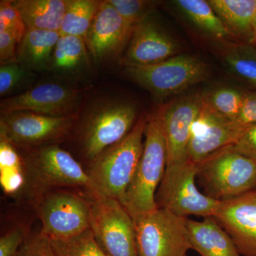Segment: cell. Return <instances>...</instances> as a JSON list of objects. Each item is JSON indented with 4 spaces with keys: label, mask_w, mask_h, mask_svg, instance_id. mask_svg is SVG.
<instances>
[{
    "label": "cell",
    "mask_w": 256,
    "mask_h": 256,
    "mask_svg": "<svg viewBox=\"0 0 256 256\" xmlns=\"http://www.w3.org/2000/svg\"><path fill=\"white\" fill-rule=\"evenodd\" d=\"M148 120L146 116L138 119L126 138L90 161L87 172L95 188L94 193L124 204L142 156Z\"/></svg>",
    "instance_id": "1"
},
{
    "label": "cell",
    "mask_w": 256,
    "mask_h": 256,
    "mask_svg": "<svg viewBox=\"0 0 256 256\" xmlns=\"http://www.w3.org/2000/svg\"><path fill=\"white\" fill-rule=\"evenodd\" d=\"M142 156L122 205L133 220L158 208L156 194L166 168V146L159 112L148 118Z\"/></svg>",
    "instance_id": "2"
},
{
    "label": "cell",
    "mask_w": 256,
    "mask_h": 256,
    "mask_svg": "<svg viewBox=\"0 0 256 256\" xmlns=\"http://www.w3.org/2000/svg\"><path fill=\"white\" fill-rule=\"evenodd\" d=\"M197 178L205 194L223 202L256 188V161L226 146L198 164Z\"/></svg>",
    "instance_id": "3"
},
{
    "label": "cell",
    "mask_w": 256,
    "mask_h": 256,
    "mask_svg": "<svg viewBox=\"0 0 256 256\" xmlns=\"http://www.w3.org/2000/svg\"><path fill=\"white\" fill-rule=\"evenodd\" d=\"M136 106L122 100H106L88 110L80 128L82 153L92 161L110 146L122 140L136 124Z\"/></svg>",
    "instance_id": "4"
},
{
    "label": "cell",
    "mask_w": 256,
    "mask_h": 256,
    "mask_svg": "<svg viewBox=\"0 0 256 256\" xmlns=\"http://www.w3.org/2000/svg\"><path fill=\"white\" fill-rule=\"evenodd\" d=\"M90 229L108 256H138L136 229L132 216L122 204L90 193Z\"/></svg>",
    "instance_id": "5"
},
{
    "label": "cell",
    "mask_w": 256,
    "mask_h": 256,
    "mask_svg": "<svg viewBox=\"0 0 256 256\" xmlns=\"http://www.w3.org/2000/svg\"><path fill=\"white\" fill-rule=\"evenodd\" d=\"M198 165L191 162L168 166L156 194L158 208L188 218L214 216L220 201L207 196L197 188Z\"/></svg>",
    "instance_id": "6"
},
{
    "label": "cell",
    "mask_w": 256,
    "mask_h": 256,
    "mask_svg": "<svg viewBox=\"0 0 256 256\" xmlns=\"http://www.w3.org/2000/svg\"><path fill=\"white\" fill-rule=\"evenodd\" d=\"M188 218L158 208L134 218L138 256H186L192 249Z\"/></svg>",
    "instance_id": "7"
},
{
    "label": "cell",
    "mask_w": 256,
    "mask_h": 256,
    "mask_svg": "<svg viewBox=\"0 0 256 256\" xmlns=\"http://www.w3.org/2000/svg\"><path fill=\"white\" fill-rule=\"evenodd\" d=\"M131 80L158 97H166L186 90L208 76L206 64L190 55H176L143 66H127Z\"/></svg>",
    "instance_id": "8"
},
{
    "label": "cell",
    "mask_w": 256,
    "mask_h": 256,
    "mask_svg": "<svg viewBox=\"0 0 256 256\" xmlns=\"http://www.w3.org/2000/svg\"><path fill=\"white\" fill-rule=\"evenodd\" d=\"M78 116L53 117L20 111L2 114L0 137L26 151L50 144L66 138L77 122Z\"/></svg>",
    "instance_id": "9"
},
{
    "label": "cell",
    "mask_w": 256,
    "mask_h": 256,
    "mask_svg": "<svg viewBox=\"0 0 256 256\" xmlns=\"http://www.w3.org/2000/svg\"><path fill=\"white\" fill-rule=\"evenodd\" d=\"M41 233L50 240L72 238L90 228V202L70 192L44 194L36 204Z\"/></svg>",
    "instance_id": "10"
},
{
    "label": "cell",
    "mask_w": 256,
    "mask_h": 256,
    "mask_svg": "<svg viewBox=\"0 0 256 256\" xmlns=\"http://www.w3.org/2000/svg\"><path fill=\"white\" fill-rule=\"evenodd\" d=\"M28 152L25 160L30 178L42 191L50 188H84L90 193L95 192L87 171L60 146L50 144Z\"/></svg>",
    "instance_id": "11"
},
{
    "label": "cell",
    "mask_w": 256,
    "mask_h": 256,
    "mask_svg": "<svg viewBox=\"0 0 256 256\" xmlns=\"http://www.w3.org/2000/svg\"><path fill=\"white\" fill-rule=\"evenodd\" d=\"M246 128L214 110L202 96L201 109L192 124L188 160L198 165L220 150L234 146Z\"/></svg>",
    "instance_id": "12"
},
{
    "label": "cell",
    "mask_w": 256,
    "mask_h": 256,
    "mask_svg": "<svg viewBox=\"0 0 256 256\" xmlns=\"http://www.w3.org/2000/svg\"><path fill=\"white\" fill-rule=\"evenodd\" d=\"M82 92L55 82H46L2 100L0 110L2 114L26 111L53 117L74 116L78 112Z\"/></svg>",
    "instance_id": "13"
},
{
    "label": "cell",
    "mask_w": 256,
    "mask_h": 256,
    "mask_svg": "<svg viewBox=\"0 0 256 256\" xmlns=\"http://www.w3.org/2000/svg\"><path fill=\"white\" fill-rule=\"evenodd\" d=\"M202 96L182 98L159 111L166 146V166L188 161V150L192 124L201 109Z\"/></svg>",
    "instance_id": "14"
},
{
    "label": "cell",
    "mask_w": 256,
    "mask_h": 256,
    "mask_svg": "<svg viewBox=\"0 0 256 256\" xmlns=\"http://www.w3.org/2000/svg\"><path fill=\"white\" fill-rule=\"evenodd\" d=\"M214 218L233 239L242 256H256V188L220 202Z\"/></svg>",
    "instance_id": "15"
},
{
    "label": "cell",
    "mask_w": 256,
    "mask_h": 256,
    "mask_svg": "<svg viewBox=\"0 0 256 256\" xmlns=\"http://www.w3.org/2000/svg\"><path fill=\"white\" fill-rule=\"evenodd\" d=\"M133 30L108 0L102 1L86 37L94 60L106 62L118 55L130 40Z\"/></svg>",
    "instance_id": "16"
},
{
    "label": "cell",
    "mask_w": 256,
    "mask_h": 256,
    "mask_svg": "<svg viewBox=\"0 0 256 256\" xmlns=\"http://www.w3.org/2000/svg\"><path fill=\"white\" fill-rule=\"evenodd\" d=\"M174 40L151 20L146 18L134 28L124 58L126 66H143L176 56Z\"/></svg>",
    "instance_id": "17"
},
{
    "label": "cell",
    "mask_w": 256,
    "mask_h": 256,
    "mask_svg": "<svg viewBox=\"0 0 256 256\" xmlns=\"http://www.w3.org/2000/svg\"><path fill=\"white\" fill-rule=\"evenodd\" d=\"M192 249L201 256H242L233 239L213 216L203 220L188 218Z\"/></svg>",
    "instance_id": "18"
},
{
    "label": "cell",
    "mask_w": 256,
    "mask_h": 256,
    "mask_svg": "<svg viewBox=\"0 0 256 256\" xmlns=\"http://www.w3.org/2000/svg\"><path fill=\"white\" fill-rule=\"evenodd\" d=\"M60 32L28 28L18 50V60L25 68L43 70L50 66Z\"/></svg>",
    "instance_id": "19"
},
{
    "label": "cell",
    "mask_w": 256,
    "mask_h": 256,
    "mask_svg": "<svg viewBox=\"0 0 256 256\" xmlns=\"http://www.w3.org/2000/svg\"><path fill=\"white\" fill-rule=\"evenodd\" d=\"M26 28L60 32L67 0L12 1Z\"/></svg>",
    "instance_id": "20"
},
{
    "label": "cell",
    "mask_w": 256,
    "mask_h": 256,
    "mask_svg": "<svg viewBox=\"0 0 256 256\" xmlns=\"http://www.w3.org/2000/svg\"><path fill=\"white\" fill-rule=\"evenodd\" d=\"M229 32L237 34H252L256 0H210L208 1Z\"/></svg>",
    "instance_id": "21"
},
{
    "label": "cell",
    "mask_w": 256,
    "mask_h": 256,
    "mask_svg": "<svg viewBox=\"0 0 256 256\" xmlns=\"http://www.w3.org/2000/svg\"><path fill=\"white\" fill-rule=\"evenodd\" d=\"M26 174L30 176L26 160L20 156L16 146L0 137V182L4 191L8 194L21 191L26 184Z\"/></svg>",
    "instance_id": "22"
},
{
    "label": "cell",
    "mask_w": 256,
    "mask_h": 256,
    "mask_svg": "<svg viewBox=\"0 0 256 256\" xmlns=\"http://www.w3.org/2000/svg\"><path fill=\"white\" fill-rule=\"evenodd\" d=\"M101 2L98 0H67L60 34L82 37L86 42L88 32Z\"/></svg>",
    "instance_id": "23"
},
{
    "label": "cell",
    "mask_w": 256,
    "mask_h": 256,
    "mask_svg": "<svg viewBox=\"0 0 256 256\" xmlns=\"http://www.w3.org/2000/svg\"><path fill=\"white\" fill-rule=\"evenodd\" d=\"M88 50L86 42L82 37L60 34L50 66L60 72L77 70L87 62Z\"/></svg>",
    "instance_id": "24"
},
{
    "label": "cell",
    "mask_w": 256,
    "mask_h": 256,
    "mask_svg": "<svg viewBox=\"0 0 256 256\" xmlns=\"http://www.w3.org/2000/svg\"><path fill=\"white\" fill-rule=\"evenodd\" d=\"M175 3L192 22L206 33L218 38H225L230 33L208 2L178 0Z\"/></svg>",
    "instance_id": "25"
},
{
    "label": "cell",
    "mask_w": 256,
    "mask_h": 256,
    "mask_svg": "<svg viewBox=\"0 0 256 256\" xmlns=\"http://www.w3.org/2000/svg\"><path fill=\"white\" fill-rule=\"evenodd\" d=\"M56 256H108L97 244L90 228L64 240H52Z\"/></svg>",
    "instance_id": "26"
},
{
    "label": "cell",
    "mask_w": 256,
    "mask_h": 256,
    "mask_svg": "<svg viewBox=\"0 0 256 256\" xmlns=\"http://www.w3.org/2000/svg\"><path fill=\"white\" fill-rule=\"evenodd\" d=\"M244 94L230 88H220L204 98L218 114L236 120L242 108Z\"/></svg>",
    "instance_id": "27"
},
{
    "label": "cell",
    "mask_w": 256,
    "mask_h": 256,
    "mask_svg": "<svg viewBox=\"0 0 256 256\" xmlns=\"http://www.w3.org/2000/svg\"><path fill=\"white\" fill-rule=\"evenodd\" d=\"M124 21L134 28L148 18L153 2L144 0H108Z\"/></svg>",
    "instance_id": "28"
},
{
    "label": "cell",
    "mask_w": 256,
    "mask_h": 256,
    "mask_svg": "<svg viewBox=\"0 0 256 256\" xmlns=\"http://www.w3.org/2000/svg\"><path fill=\"white\" fill-rule=\"evenodd\" d=\"M28 28L12 1L0 3V32L9 33L20 44Z\"/></svg>",
    "instance_id": "29"
},
{
    "label": "cell",
    "mask_w": 256,
    "mask_h": 256,
    "mask_svg": "<svg viewBox=\"0 0 256 256\" xmlns=\"http://www.w3.org/2000/svg\"><path fill=\"white\" fill-rule=\"evenodd\" d=\"M15 256H56L52 240L40 232L24 239Z\"/></svg>",
    "instance_id": "30"
},
{
    "label": "cell",
    "mask_w": 256,
    "mask_h": 256,
    "mask_svg": "<svg viewBox=\"0 0 256 256\" xmlns=\"http://www.w3.org/2000/svg\"><path fill=\"white\" fill-rule=\"evenodd\" d=\"M26 70L20 64L12 63L0 67V94L4 96L18 86L26 76Z\"/></svg>",
    "instance_id": "31"
},
{
    "label": "cell",
    "mask_w": 256,
    "mask_h": 256,
    "mask_svg": "<svg viewBox=\"0 0 256 256\" xmlns=\"http://www.w3.org/2000/svg\"><path fill=\"white\" fill-rule=\"evenodd\" d=\"M230 68L256 86V58L242 56H233L226 58Z\"/></svg>",
    "instance_id": "32"
},
{
    "label": "cell",
    "mask_w": 256,
    "mask_h": 256,
    "mask_svg": "<svg viewBox=\"0 0 256 256\" xmlns=\"http://www.w3.org/2000/svg\"><path fill=\"white\" fill-rule=\"evenodd\" d=\"M23 232L14 228L0 238V256H15L24 240Z\"/></svg>",
    "instance_id": "33"
},
{
    "label": "cell",
    "mask_w": 256,
    "mask_h": 256,
    "mask_svg": "<svg viewBox=\"0 0 256 256\" xmlns=\"http://www.w3.org/2000/svg\"><path fill=\"white\" fill-rule=\"evenodd\" d=\"M234 146L237 150L256 161V124L247 126Z\"/></svg>",
    "instance_id": "34"
},
{
    "label": "cell",
    "mask_w": 256,
    "mask_h": 256,
    "mask_svg": "<svg viewBox=\"0 0 256 256\" xmlns=\"http://www.w3.org/2000/svg\"><path fill=\"white\" fill-rule=\"evenodd\" d=\"M16 40L4 32H0V62L1 65L15 63L18 60Z\"/></svg>",
    "instance_id": "35"
},
{
    "label": "cell",
    "mask_w": 256,
    "mask_h": 256,
    "mask_svg": "<svg viewBox=\"0 0 256 256\" xmlns=\"http://www.w3.org/2000/svg\"><path fill=\"white\" fill-rule=\"evenodd\" d=\"M236 121L245 127L256 124V94H244L242 108Z\"/></svg>",
    "instance_id": "36"
},
{
    "label": "cell",
    "mask_w": 256,
    "mask_h": 256,
    "mask_svg": "<svg viewBox=\"0 0 256 256\" xmlns=\"http://www.w3.org/2000/svg\"><path fill=\"white\" fill-rule=\"evenodd\" d=\"M252 33H254V37H256V12L255 16H254V22H252Z\"/></svg>",
    "instance_id": "37"
},
{
    "label": "cell",
    "mask_w": 256,
    "mask_h": 256,
    "mask_svg": "<svg viewBox=\"0 0 256 256\" xmlns=\"http://www.w3.org/2000/svg\"></svg>",
    "instance_id": "38"
}]
</instances>
